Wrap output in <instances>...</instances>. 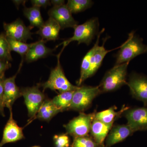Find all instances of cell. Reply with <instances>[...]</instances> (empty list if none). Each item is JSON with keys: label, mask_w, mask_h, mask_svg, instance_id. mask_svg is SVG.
Masks as SVG:
<instances>
[{"label": "cell", "mask_w": 147, "mask_h": 147, "mask_svg": "<svg viewBox=\"0 0 147 147\" xmlns=\"http://www.w3.org/2000/svg\"><path fill=\"white\" fill-rule=\"evenodd\" d=\"M128 108L124 106L119 111L116 112V106H112L107 110L96 113L94 119L107 124H113Z\"/></svg>", "instance_id": "obj_20"}, {"label": "cell", "mask_w": 147, "mask_h": 147, "mask_svg": "<svg viewBox=\"0 0 147 147\" xmlns=\"http://www.w3.org/2000/svg\"><path fill=\"white\" fill-rule=\"evenodd\" d=\"M38 84L36 86L21 88V95L25 100L30 120L31 121L34 119L40 108L46 98L45 94L40 90Z\"/></svg>", "instance_id": "obj_7"}, {"label": "cell", "mask_w": 147, "mask_h": 147, "mask_svg": "<svg viewBox=\"0 0 147 147\" xmlns=\"http://www.w3.org/2000/svg\"><path fill=\"white\" fill-rule=\"evenodd\" d=\"M71 11L66 5L60 6L53 7L49 10L48 15L53 18L59 25L61 30L66 28L74 29L78 25V22L72 16Z\"/></svg>", "instance_id": "obj_12"}, {"label": "cell", "mask_w": 147, "mask_h": 147, "mask_svg": "<svg viewBox=\"0 0 147 147\" xmlns=\"http://www.w3.org/2000/svg\"><path fill=\"white\" fill-rule=\"evenodd\" d=\"M61 111L53 103L52 100L46 98L34 119L49 122Z\"/></svg>", "instance_id": "obj_19"}, {"label": "cell", "mask_w": 147, "mask_h": 147, "mask_svg": "<svg viewBox=\"0 0 147 147\" xmlns=\"http://www.w3.org/2000/svg\"><path fill=\"white\" fill-rule=\"evenodd\" d=\"M5 78H0V114L3 117H5L4 106L3 105L4 80Z\"/></svg>", "instance_id": "obj_29"}, {"label": "cell", "mask_w": 147, "mask_h": 147, "mask_svg": "<svg viewBox=\"0 0 147 147\" xmlns=\"http://www.w3.org/2000/svg\"><path fill=\"white\" fill-rule=\"evenodd\" d=\"M61 53L60 52L57 56V65L51 70L47 81L42 84H38L40 87H42L43 91L49 89L55 91H58L61 94L66 92L75 91L79 88V86L72 85L66 77L60 61Z\"/></svg>", "instance_id": "obj_2"}, {"label": "cell", "mask_w": 147, "mask_h": 147, "mask_svg": "<svg viewBox=\"0 0 147 147\" xmlns=\"http://www.w3.org/2000/svg\"><path fill=\"white\" fill-rule=\"evenodd\" d=\"M132 97L142 101L145 107L147 106V77L134 73L130 74L127 83Z\"/></svg>", "instance_id": "obj_9"}, {"label": "cell", "mask_w": 147, "mask_h": 147, "mask_svg": "<svg viewBox=\"0 0 147 147\" xmlns=\"http://www.w3.org/2000/svg\"><path fill=\"white\" fill-rule=\"evenodd\" d=\"M31 2L33 6L36 7L40 8V7L46 8L47 6L51 5L50 1L48 0H32Z\"/></svg>", "instance_id": "obj_31"}, {"label": "cell", "mask_w": 147, "mask_h": 147, "mask_svg": "<svg viewBox=\"0 0 147 147\" xmlns=\"http://www.w3.org/2000/svg\"><path fill=\"white\" fill-rule=\"evenodd\" d=\"M71 147H105L96 143L90 136L74 138Z\"/></svg>", "instance_id": "obj_27"}, {"label": "cell", "mask_w": 147, "mask_h": 147, "mask_svg": "<svg viewBox=\"0 0 147 147\" xmlns=\"http://www.w3.org/2000/svg\"><path fill=\"white\" fill-rule=\"evenodd\" d=\"M75 91L64 92L56 96L52 99L53 103L61 112L68 110Z\"/></svg>", "instance_id": "obj_23"}, {"label": "cell", "mask_w": 147, "mask_h": 147, "mask_svg": "<svg viewBox=\"0 0 147 147\" xmlns=\"http://www.w3.org/2000/svg\"><path fill=\"white\" fill-rule=\"evenodd\" d=\"M7 38L9 44L11 51H14L18 53L21 55L22 58H24L25 55L33 44V43L28 44L26 42L17 41L7 37Z\"/></svg>", "instance_id": "obj_25"}, {"label": "cell", "mask_w": 147, "mask_h": 147, "mask_svg": "<svg viewBox=\"0 0 147 147\" xmlns=\"http://www.w3.org/2000/svg\"><path fill=\"white\" fill-rule=\"evenodd\" d=\"M95 114V112L89 114L80 113L78 117L64 126L66 131V133L74 138L89 136Z\"/></svg>", "instance_id": "obj_6"}, {"label": "cell", "mask_w": 147, "mask_h": 147, "mask_svg": "<svg viewBox=\"0 0 147 147\" xmlns=\"http://www.w3.org/2000/svg\"><path fill=\"white\" fill-rule=\"evenodd\" d=\"M51 4L54 6L57 7L64 5L65 1L63 0H52L50 1Z\"/></svg>", "instance_id": "obj_32"}, {"label": "cell", "mask_w": 147, "mask_h": 147, "mask_svg": "<svg viewBox=\"0 0 147 147\" xmlns=\"http://www.w3.org/2000/svg\"><path fill=\"white\" fill-rule=\"evenodd\" d=\"M23 12L24 16L30 22L29 27L31 30L34 27L40 28L44 24V21L41 16L40 7L34 6L25 7Z\"/></svg>", "instance_id": "obj_22"}, {"label": "cell", "mask_w": 147, "mask_h": 147, "mask_svg": "<svg viewBox=\"0 0 147 147\" xmlns=\"http://www.w3.org/2000/svg\"><path fill=\"white\" fill-rule=\"evenodd\" d=\"M146 53L147 45L143 43L142 38L132 32L129 35L128 39L122 45L117 54L115 65L129 62L137 56Z\"/></svg>", "instance_id": "obj_1"}, {"label": "cell", "mask_w": 147, "mask_h": 147, "mask_svg": "<svg viewBox=\"0 0 147 147\" xmlns=\"http://www.w3.org/2000/svg\"><path fill=\"white\" fill-rule=\"evenodd\" d=\"M123 114L127 120V124L134 132L147 130L146 107L129 108Z\"/></svg>", "instance_id": "obj_8"}, {"label": "cell", "mask_w": 147, "mask_h": 147, "mask_svg": "<svg viewBox=\"0 0 147 147\" xmlns=\"http://www.w3.org/2000/svg\"><path fill=\"white\" fill-rule=\"evenodd\" d=\"M98 22L97 18H92L82 25H77L74 28L73 36L62 42L63 47L61 52H62L64 48L70 42L77 41L78 44L84 43L89 45L96 34H97L98 29Z\"/></svg>", "instance_id": "obj_4"}, {"label": "cell", "mask_w": 147, "mask_h": 147, "mask_svg": "<svg viewBox=\"0 0 147 147\" xmlns=\"http://www.w3.org/2000/svg\"><path fill=\"white\" fill-rule=\"evenodd\" d=\"M10 115L3 132V138L0 142V147L8 143H13L25 138L23 128L20 127L13 117L12 111H9Z\"/></svg>", "instance_id": "obj_13"}, {"label": "cell", "mask_w": 147, "mask_h": 147, "mask_svg": "<svg viewBox=\"0 0 147 147\" xmlns=\"http://www.w3.org/2000/svg\"><path fill=\"white\" fill-rule=\"evenodd\" d=\"M129 62L115 65L105 73L98 86L101 93L115 91L127 84L126 76Z\"/></svg>", "instance_id": "obj_3"}, {"label": "cell", "mask_w": 147, "mask_h": 147, "mask_svg": "<svg viewBox=\"0 0 147 147\" xmlns=\"http://www.w3.org/2000/svg\"><path fill=\"white\" fill-rule=\"evenodd\" d=\"M107 38H105V40H103L102 46L98 45L92 55L90 61V67L88 74V79L94 75L101 66L102 61L107 53L111 51L106 50L104 47Z\"/></svg>", "instance_id": "obj_18"}, {"label": "cell", "mask_w": 147, "mask_h": 147, "mask_svg": "<svg viewBox=\"0 0 147 147\" xmlns=\"http://www.w3.org/2000/svg\"><path fill=\"white\" fill-rule=\"evenodd\" d=\"M10 47L5 33L0 34V60L9 62L13 60Z\"/></svg>", "instance_id": "obj_26"}, {"label": "cell", "mask_w": 147, "mask_h": 147, "mask_svg": "<svg viewBox=\"0 0 147 147\" xmlns=\"http://www.w3.org/2000/svg\"><path fill=\"white\" fill-rule=\"evenodd\" d=\"M104 29H102V30L98 34L97 40L95 44L93 47L90 49L84 56L82 61L81 66V72H80V76L77 84L78 86H81L82 83L88 79V75L90 67V61L91 57L96 48L99 44V38L100 35L102 34L104 31Z\"/></svg>", "instance_id": "obj_21"}, {"label": "cell", "mask_w": 147, "mask_h": 147, "mask_svg": "<svg viewBox=\"0 0 147 147\" xmlns=\"http://www.w3.org/2000/svg\"><path fill=\"white\" fill-rule=\"evenodd\" d=\"M46 41L41 39L33 42L30 50L25 56V61L28 63L37 61L39 59L46 57L52 54L55 49H52L46 47Z\"/></svg>", "instance_id": "obj_15"}, {"label": "cell", "mask_w": 147, "mask_h": 147, "mask_svg": "<svg viewBox=\"0 0 147 147\" xmlns=\"http://www.w3.org/2000/svg\"><path fill=\"white\" fill-rule=\"evenodd\" d=\"M3 28L6 36L11 39L24 42L32 39L31 29L26 26L20 18L9 24L4 23Z\"/></svg>", "instance_id": "obj_11"}, {"label": "cell", "mask_w": 147, "mask_h": 147, "mask_svg": "<svg viewBox=\"0 0 147 147\" xmlns=\"http://www.w3.org/2000/svg\"><path fill=\"white\" fill-rule=\"evenodd\" d=\"M11 67L9 62L0 60V78L5 77V73L6 71Z\"/></svg>", "instance_id": "obj_30"}, {"label": "cell", "mask_w": 147, "mask_h": 147, "mask_svg": "<svg viewBox=\"0 0 147 147\" xmlns=\"http://www.w3.org/2000/svg\"><path fill=\"white\" fill-rule=\"evenodd\" d=\"M22 58L20 66L17 73L14 75L8 78H5L4 80L3 105L9 111L12 110L13 103L18 98L22 96L21 89L19 88L15 82L17 74L21 70L24 61Z\"/></svg>", "instance_id": "obj_10"}, {"label": "cell", "mask_w": 147, "mask_h": 147, "mask_svg": "<svg viewBox=\"0 0 147 147\" xmlns=\"http://www.w3.org/2000/svg\"><path fill=\"white\" fill-rule=\"evenodd\" d=\"M101 93L99 86H82L74 92L69 110L83 113L90 107L94 99Z\"/></svg>", "instance_id": "obj_5"}, {"label": "cell", "mask_w": 147, "mask_h": 147, "mask_svg": "<svg viewBox=\"0 0 147 147\" xmlns=\"http://www.w3.org/2000/svg\"><path fill=\"white\" fill-rule=\"evenodd\" d=\"M113 124H107L94 119L92 123L90 131V137L98 144L105 147L104 141L113 127Z\"/></svg>", "instance_id": "obj_17"}, {"label": "cell", "mask_w": 147, "mask_h": 147, "mask_svg": "<svg viewBox=\"0 0 147 147\" xmlns=\"http://www.w3.org/2000/svg\"><path fill=\"white\" fill-rule=\"evenodd\" d=\"M61 28L59 24L52 18H49L35 33L45 41L57 40L59 38Z\"/></svg>", "instance_id": "obj_16"}, {"label": "cell", "mask_w": 147, "mask_h": 147, "mask_svg": "<svg viewBox=\"0 0 147 147\" xmlns=\"http://www.w3.org/2000/svg\"><path fill=\"white\" fill-rule=\"evenodd\" d=\"M27 1H13V3L15 4V5L18 8V6L22 4V5H25V3Z\"/></svg>", "instance_id": "obj_33"}, {"label": "cell", "mask_w": 147, "mask_h": 147, "mask_svg": "<svg viewBox=\"0 0 147 147\" xmlns=\"http://www.w3.org/2000/svg\"><path fill=\"white\" fill-rule=\"evenodd\" d=\"M92 4L90 0H69L66 5L71 13H77L89 8Z\"/></svg>", "instance_id": "obj_24"}, {"label": "cell", "mask_w": 147, "mask_h": 147, "mask_svg": "<svg viewBox=\"0 0 147 147\" xmlns=\"http://www.w3.org/2000/svg\"><path fill=\"white\" fill-rule=\"evenodd\" d=\"M53 140L55 147H69L70 146V139L66 133L55 135Z\"/></svg>", "instance_id": "obj_28"}, {"label": "cell", "mask_w": 147, "mask_h": 147, "mask_svg": "<svg viewBox=\"0 0 147 147\" xmlns=\"http://www.w3.org/2000/svg\"><path fill=\"white\" fill-rule=\"evenodd\" d=\"M32 147H40V146H33Z\"/></svg>", "instance_id": "obj_34"}, {"label": "cell", "mask_w": 147, "mask_h": 147, "mask_svg": "<svg viewBox=\"0 0 147 147\" xmlns=\"http://www.w3.org/2000/svg\"><path fill=\"white\" fill-rule=\"evenodd\" d=\"M134 132L127 124L113 126L106 138L105 147H110L123 142Z\"/></svg>", "instance_id": "obj_14"}]
</instances>
